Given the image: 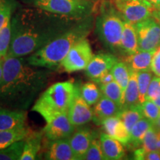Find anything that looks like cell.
Masks as SVG:
<instances>
[{
	"mask_svg": "<svg viewBox=\"0 0 160 160\" xmlns=\"http://www.w3.org/2000/svg\"><path fill=\"white\" fill-rule=\"evenodd\" d=\"M78 21L37 7L21 9L11 18V42L7 56L24 57L31 55Z\"/></svg>",
	"mask_w": 160,
	"mask_h": 160,
	"instance_id": "1",
	"label": "cell"
},
{
	"mask_svg": "<svg viewBox=\"0 0 160 160\" xmlns=\"http://www.w3.org/2000/svg\"><path fill=\"white\" fill-rule=\"evenodd\" d=\"M51 73L30 65L24 57L6 56L0 79V103L25 111L47 85Z\"/></svg>",
	"mask_w": 160,
	"mask_h": 160,
	"instance_id": "2",
	"label": "cell"
},
{
	"mask_svg": "<svg viewBox=\"0 0 160 160\" xmlns=\"http://www.w3.org/2000/svg\"><path fill=\"white\" fill-rule=\"evenodd\" d=\"M93 15L79 20L39 51L29 55L26 59L28 62L35 67L48 70L58 68L71 48L87 38L93 29Z\"/></svg>",
	"mask_w": 160,
	"mask_h": 160,
	"instance_id": "3",
	"label": "cell"
},
{
	"mask_svg": "<svg viewBox=\"0 0 160 160\" xmlns=\"http://www.w3.org/2000/svg\"><path fill=\"white\" fill-rule=\"evenodd\" d=\"M77 86L70 81L59 82L48 88L36 100L32 111L49 122L58 116L67 113Z\"/></svg>",
	"mask_w": 160,
	"mask_h": 160,
	"instance_id": "4",
	"label": "cell"
},
{
	"mask_svg": "<svg viewBox=\"0 0 160 160\" xmlns=\"http://www.w3.org/2000/svg\"><path fill=\"white\" fill-rule=\"evenodd\" d=\"M122 17L111 3L103 1L96 20V33L102 43L113 52L121 50L124 22Z\"/></svg>",
	"mask_w": 160,
	"mask_h": 160,
	"instance_id": "5",
	"label": "cell"
},
{
	"mask_svg": "<svg viewBox=\"0 0 160 160\" xmlns=\"http://www.w3.org/2000/svg\"><path fill=\"white\" fill-rule=\"evenodd\" d=\"M97 3L92 0H40L33 5L54 14L82 20L93 15Z\"/></svg>",
	"mask_w": 160,
	"mask_h": 160,
	"instance_id": "6",
	"label": "cell"
},
{
	"mask_svg": "<svg viewBox=\"0 0 160 160\" xmlns=\"http://www.w3.org/2000/svg\"><path fill=\"white\" fill-rule=\"evenodd\" d=\"M93 57L88 40L84 39L74 45L61 62V67L67 73L85 70Z\"/></svg>",
	"mask_w": 160,
	"mask_h": 160,
	"instance_id": "7",
	"label": "cell"
},
{
	"mask_svg": "<svg viewBox=\"0 0 160 160\" xmlns=\"http://www.w3.org/2000/svg\"><path fill=\"white\" fill-rule=\"evenodd\" d=\"M139 51H155L160 46V22L153 16L134 24Z\"/></svg>",
	"mask_w": 160,
	"mask_h": 160,
	"instance_id": "8",
	"label": "cell"
},
{
	"mask_svg": "<svg viewBox=\"0 0 160 160\" xmlns=\"http://www.w3.org/2000/svg\"><path fill=\"white\" fill-rule=\"evenodd\" d=\"M113 5L123 19L137 24L152 17L154 8L145 0H113Z\"/></svg>",
	"mask_w": 160,
	"mask_h": 160,
	"instance_id": "9",
	"label": "cell"
},
{
	"mask_svg": "<svg viewBox=\"0 0 160 160\" xmlns=\"http://www.w3.org/2000/svg\"><path fill=\"white\" fill-rule=\"evenodd\" d=\"M91 107L82 97L79 88L77 86L73 101L67 113L70 121L75 128L82 126L93 120V111Z\"/></svg>",
	"mask_w": 160,
	"mask_h": 160,
	"instance_id": "10",
	"label": "cell"
},
{
	"mask_svg": "<svg viewBox=\"0 0 160 160\" xmlns=\"http://www.w3.org/2000/svg\"><path fill=\"white\" fill-rule=\"evenodd\" d=\"M75 127L71 122L68 113L58 116L47 122L42 130L44 136L49 141L69 139L74 133Z\"/></svg>",
	"mask_w": 160,
	"mask_h": 160,
	"instance_id": "11",
	"label": "cell"
},
{
	"mask_svg": "<svg viewBox=\"0 0 160 160\" xmlns=\"http://www.w3.org/2000/svg\"><path fill=\"white\" fill-rule=\"evenodd\" d=\"M118 61V58L111 53H101L93 55L85 70V74L96 82L102 75L111 71Z\"/></svg>",
	"mask_w": 160,
	"mask_h": 160,
	"instance_id": "12",
	"label": "cell"
},
{
	"mask_svg": "<svg viewBox=\"0 0 160 160\" xmlns=\"http://www.w3.org/2000/svg\"><path fill=\"white\" fill-rule=\"evenodd\" d=\"M94 139L93 131L88 128H80L69 138V142L77 160H82L91 141Z\"/></svg>",
	"mask_w": 160,
	"mask_h": 160,
	"instance_id": "13",
	"label": "cell"
},
{
	"mask_svg": "<svg viewBox=\"0 0 160 160\" xmlns=\"http://www.w3.org/2000/svg\"><path fill=\"white\" fill-rule=\"evenodd\" d=\"M45 159L48 160H77L68 139L49 141Z\"/></svg>",
	"mask_w": 160,
	"mask_h": 160,
	"instance_id": "14",
	"label": "cell"
},
{
	"mask_svg": "<svg viewBox=\"0 0 160 160\" xmlns=\"http://www.w3.org/2000/svg\"><path fill=\"white\" fill-rule=\"evenodd\" d=\"M101 125L107 134L119 140L125 146L128 145L130 139V132L119 116L107 118L103 120Z\"/></svg>",
	"mask_w": 160,
	"mask_h": 160,
	"instance_id": "15",
	"label": "cell"
},
{
	"mask_svg": "<svg viewBox=\"0 0 160 160\" xmlns=\"http://www.w3.org/2000/svg\"><path fill=\"white\" fill-rule=\"evenodd\" d=\"M121 111V108L117 103L102 94L99 101L94 105L93 109V120L95 123L99 125L102 124L103 120L107 118L118 116Z\"/></svg>",
	"mask_w": 160,
	"mask_h": 160,
	"instance_id": "16",
	"label": "cell"
},
{
	"mask_svg": "<svg viewBox=\"0 0 160 160\" xmlns=\"http://www.w3.org/2000/svg\"><path fill=\"white\" fill-rule=\"evenodd\" d=\"M27 113L24 110L0 108V131L13 129L25 125Z\"/></svg>",
	"mask_w": 160,
	"mask_h": 160,
	"instance_id": "17",
	"label": "cell"
},
{
	"mask_svg": "<svg viewBox=\"0 0 160 160\" xmlns=\"http://www.w3.org/2000/svg\"><path fill=\"white\" fill-rule=\"evenodd\" d=\"M102 149L106 160L122 159L125 155L124 145L106 133L100 135Z\"/></svg>",
	"mask_w": 160,
	"mask_h": 160,
	"instance_id": "18",
	"label": "cell"
},
{
	"mask_svg": "<svg viewBox=\"0 0 160 160\" xmlns=\"http://www.w3.org/2000/svg\"><path fill=\"white\" fill-rule=\"evenodd\" d=\"M121 51L127 56L133 54L139 51L137 33L135 25L126 21L124 22L121 39Z\"/></svg>",
	"mask_w": 160,
	"mask_h": 160,
	"instance_id": "19",
	"label": "cell"
},
{
	"mask_svg": "<svg viewBox=\"0 0 160 160\" xmlns=\"http://www.w3.org/2000/svg\"><path fill=\"white\" fill-rule=\"evenodd\" d=\"M155 51H138L133 54L128 55L125 58V62L130 69L137 72L151 71L152 58Z\"/></svg>",
	"mask_w": 160,
	"mask_h": 160,
	"instance_id": "20",
	"label": "cell"
},
{
	"mask_svg": "<svg viewBox=\"0 0 160 160\" xmlns=\"http://www.w3.org/2000/svg\"><path fill=\"white\" fill-rule=\"evenodd\" d=\"M153 125V122L143 117L139 120L132 128L130 132V139L126 145L129 149L136 150L142 145V142L146 132Z\"/></svg>",
	"mask_w": 160,
	"mask_h": 160,
	"instance_id": "21",
	"label": "cell"
},
{
	"mask_svg": "<svg viewBox=\"0 0 160 160\" xmlns=\"http://www.w3.org/2000/svg\"><path fill=\"white\" fill-rule=\"evenodd\" d=\"M31 133V131L26 125L13 129L0 131V150L8 147L16 142L25 139Z\"/></svg>",
	"mask_w": 160,
	"mask_h": 160,
	"instance_id": "22",
	"label": "cell"
},
{
	"mask_svg": "<svg viewBox=\"0 0 160 160\" xmlns=\"http://www.w3.org/2000/svg\"><path fill=\"white\" fill-rule=\"evenodd\" d=\"M130 79L125 93L122 109L128 108L137 105H141L139 99V86H138L137 72L130 69Z\"/></svg>",
	"mask_w": 160,
	"mask_h": 160,
	"instance_id": "23",
	"label": "cell"
},
{
	"mask_svg": "<svg viewBox=\"0 0 160 160\" xmlns=\"http://www.w3.org/2000/svg\"><path fill=\"white\" fill-rule=\"evenodd\" d=\"M44 133L43 131L31 133L25 139V146L20 160L36 159L41 148V143Z\"/></svg>",
	"mask_w": 160,
	"mask_h": 160,
	"instance_id": "24",
	"label": "cell"
},
{
	"mask_svg": "<svg viewBox=\"0 0 160 160\" xmlns=\"http://www.w3.org/2000/svg\"><path fill=\"white\" fill-rule=\"evenodd\" d=\"M118 116L123 122L124 125L129 132H131L133 125L144 117L141 105L131 106L128 108L122 109Z\"/></svg>",
	"mask_w": 160,
	"mask_h": 160,
	"instance_id": "25",
	"label": "cell"
},
{
	"mask_svg": "<svg viewBox=\"0 0 160 160\" xmlns=\"http://www.w3.org/2000/svg\"><path fill=\"white\" fill-rule=\"evenodd\" d=\"M100 86L102 93L105 97L109 98L110 99L113 100L114 102L122 108L124 102V91L119 83L117 82L115 80L111 82L104 84Z\"/></svg>",
	"mask_w": 160,
	"mask_h": 160,
	"instance_id": "26",
	"label": "cell"
},
{
	"mask_svg": "<svg viewBox=\"0 0 160 160\" xmlns=\"http://www.w3.org/2000/svg\"><path fill=\"white\" fill-rule=\"evenodd\" d=\"M113 79L122 88L124 93L130 79V68L125 62L118 61L111 70Z\"/></svg>",
	"mask_w": 160,
	"mask_h": 160,
	"instance_id": "27",
	"label": "cell"
},
{
	"mask_svg": "<svg viewBox=\"0 0 160 160\" xmlns=\"http://www.w3.org/2000/svg\"><path fill=\"white\" fill-rule=\"evenodd\" d=\"M80 93L85 101L90 106L94 105L101 98L102 91L94 82H86L79 88Z\"/></svg>",
	"mask_w": 160,
	"mask_h": 160,
	"instance_id": "28",
	"label": "cell"
},
{
	"mask_svg": "<svg viewBox=\"0 0 160 160\" xmlns=\"http://www.w3.org/2000/svg\"><path fill=\"white\" fill-rule=\"evenodd\" d=\"M25 139L17 141L5 148L0 150V160H20L22 154Z\"/></svg>",
	"mask_w": 160,
	"mask_h": 160,
	"instance_id": "29",
	"label": "cell"
},
{
	"mask_svg": "<svg viewBox=\"0 0 160 160\" xmlns=\"http://www.w3.org/2000/svg\"><path fill=\"white\" fill-rule=\"evenodd\" d=\"M11 36L12 25L11 19L0 29V58H4L8 55L11 42Z\"/></svg>",
	"mask_w": 160,
	"mask_h": 160,
	"instance_id": "30",
	"label": "cell"
},
{
	"mask_svg": "<svg viewBox=\"0 0 160 160\" xmlns=\"http://www.w3.org/2000/svg\"><path fill=\"white\" fill-rule=\"evenodd\" d=\"M138 86H139V103L142 104L146 100V95L151 79H153V72L145 71L137 72Z\"/></svg>",
	"mask_w": 160,
	"mask_h": 160,
	"instance_id": "31",
	"label": "cell"
},
{
	"mask_svg": "<svg viewBox=\"0 0 160 160\" xmlns=\"http://www.w3.org/2000/svg\"><path fill=\"white\" fill-rule=\"evenodd\" d=\"M16 6L17 4L14 0H0V29L11 19Z\"/></svg>",
	"mask_w": 160,
	"mask_h": 160,
	"instance_id": "32",
	"label": "cell"
},
{
	"mask_svg": "<svg viewBox=\"0 0 160 160\" xmlns=\"http://www.w3.org/2000/svg\"><path fill=\"white\" fill-rule=\"evenodd\" d=\"M83 159L85 160H103L105 159L100 139L94 138L91 141L88 149L86 152Z\"/></svg>",
	"mask_w": 160,
	"mask_h": 160,
	"instance_id": "33",
	"label": "cell"
},
{
	"mask_svg": "<svg viewBox=\"0 0 160 160\" xmlns=\"http://www.w3.org/2000/svg\"><path fill=\"white\" fill-rule=\"evenodd\" d=\"M141 105L144 117L147 118L152 122H155L160 114V108L157 104L152 100L146 99Z\"/></svg>",
	"mask_w": 160,
	"mask_h": 160,
	"instance_id": "34",
	"label": "cell"
},
{
	"mask_svg": "<svg viewBox=\"0 0 160 160\" xmlns=\"http://www.w3.org/2000/svg\"><path fill=\"white\" fill-rule=\"evenodd\" d=\"M157 133L153 125L146 132L144 137L142 148L145 151H158L157 149Z\"/></svg>",
	"mask_w": 160,
	"mask_h": 160,
	"instance_id": "35",
	"label": "cell"
},
{
	"mask_svg": "<svg viewBox=\"0 0 160 160\" xmlns=\"http://www.w3.org/2000/svg\"><path fill=\"white\" fill-rule=\"evenodd\" d=\"M160 97V77H153L151 79L146 95V99L153 100Z\"/></svg>",
	"mask_w": 160,
	"mask_h": 160,
	"instance_id": "36",
	"label": "cell"
},
{
	"mask_svg": "<svg viewBox=\"0 0 160 160\" xmlns=\"http://www.w3.org/2000/svg\"><path fill=\"white\" fill-rule=\"evenodd\" d=\"M151 71L157 77H160V46L155 51L152 58Z\"/></svg>",
	"mask_w": 160,
	"mask_h": 160,
	"instance_id": "37",
	"label": "cell"
},
{
	"mask_svg": "<svg viewBox=\"0 0 160 160\" xmlns=\"http://www.w3.org/2000/svg\"><path fill=\"white\" fill-rule=\"evenodd\" d=\"M113 80H114V79H113V76L112 74L111 71H109L102 75L101 77H99V79H98L96 82L99 84V85H104V84L111 82L113 81Z\"/></svg>",
	"mask_w": 160,
	"mask_h": 160,
	"instance_id": "38",
	"label": "cell"
},
{
	"mask_svg": "<svg viewBox=\"0 0 160 160\" xmlns=\"http://www.w3.org/2000/svg\"><path fill=\"white\" fill-rule=\"evenodd\" d=\"M142 160H160V151H145L143 155Z\"/></svg>",
	"mask_w": 160,
	"mask_h": 160,
	"instance_id": "39",
	"label": "cell"
},
{
	"mask_svg": "<svg viewBox=\"0 0 160 160\" xmlns=\"http://www.w3.org/2000/svg\"><path fill=\"white\" fill-rule=\"evenodd\" d=\"M150 5L152 6L155 10H157L160 7V0H145Z\"/></svg>",
	"mask_w": 160,
	"mask_h": 160,
	"instance_id": "40",
	"label": "cell"
},
{
	"mask_svg": "<svg viewBox=\"0 0 160 160\" xmlns=\"http://www.w3.org/2000/svg\"><path fill=\"white\" fill-rule=\"evenodd\" d=\"M153 127L154 128L155 130L157 132L160 131V114L159 116V117L157 119V120L153 122Z\"/></svg>",
	"mask_w": 160,
	"mask_h": 160,
	"instance_id": "41",
	"label": "cell"
},
{
	"mask_svg": "<svg viewBox=\"0 0 160 160\" xmlns=\"http://www.w3.org/2000/svg\"><path fill=\"white\" fill-rule=\"evenodd\" d=\"M5 58V57H4ZM4 58H0V79H1L2 77L3 73V62Z\"/></svg>",
	"mask_w": 160,
	"mask_h": 160,
	"instance_id": "42",
	"label": "cell"
},
{
	"mask_svg": "<svg viewBox=\"0 0 160 160\" xmlns=\"http://www.w3.org/2000/svg\"><path fill=\"white\" fill-rule=\"evenodd\" d=\"M157 149L160 151V132L157 133Z\"/></svg>",
	"mask_w": 160,
	"mask_h": 160,
	"instance_id": "43",
	"label": "cell"
},
{
	"mask_svg": "<svg viewBox=\"0 0 160 160\" xmlns=\"http://www.w3.org/2000/svg\"><path fill=\"white\" fill-rule=\"evenodd\" d=\"M24 2L26 3H28V4H33V5H34V4L37 2L38 1H40V0H23Z\"/></svg>",
	"mask_w": 160,
	"mask_h": 160,
	"instance_id": "44",
	"label": "cell"
},
{
	"mask_svg": "<svg viewBox=\"0 0 160 160\" xmlns=\"http://www.w3.org/2000/svg\"><path fill=\"white\" fill-rule=\"evenodd\" d=\"M152 16H153V17H155L156 19H157L158 20V21H159V22H160V15H159V14H158V13H156L155 11H153V15H152Z\"/></svg>",
	"mask_w": 160,
	"mask_h": 160,
	"instance_id": "45",
	"label": "cell"
},
{
	"mask_svg": "<svg viewBox=\"0 0 160 160\" xmlns=\"http://www.w3.org/2000/svg\"><path fill=\"white\" fill-rule=\"evenodd\" d=\"M153 102H154L157 104L158 107H159V108H160V97H158L157 99H156L153 100Z\"/></svg>",
	"mask_w": 160,
	"mask_h": 160,
	"instance_id": "46",
	"label": "cell"
},
{
	"mask_svg": "<svg viewBox=\"0 0 160 160\" xmlns=\"http://www.w3.org/2000/svg\"><path fill=\"white\" fill-rule=\"evenodd\" d=\"M154 11L156 12V13H158V14L160 15V7L159 8L157 9V10H154Z\"/></svg>",
	"mask_w": 160,
	"mask_h": 160,
	"instance_id": "47",
	"label": "cell"
},
{
	"mask_svg": "<svg viewBox=\"0 0 160 160\" xmlns=\"http://www.w3.org/2000/svg\"><path fill=\"white\" fill-rule=\"evenodd\" d=\"M92 1L95 2H99V0H92Z\"/></svg>",
	"mask_w": 160,
	"mask_h": 160,
	"instance_id": "48",
	"label": "cell"
},
{
	"mask_svg": "<svg viewBox=\"0 0 160 160\" xmlns=\"http://www.w3.org/2000/svg\"><path fill=\"white\" fill-rule=\"evenodd\" d=\"M159 132H160V131H159Z\"/></svg>",
	"mask_w": 160,
	"mask_h": 160,
	"instance_id": "49",
	"label": "cell"
}]
</instances>
